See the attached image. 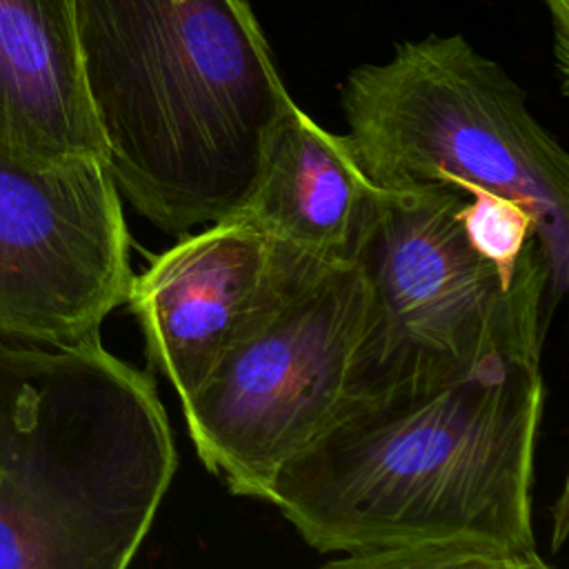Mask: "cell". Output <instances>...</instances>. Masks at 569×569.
Masks as SVG:
<instances>
[{"mask_svg":"<svg viewBox=\"0 0 569 569\" xmlns=\"http://www.w3.org/2000/svg\"><path fill=\"white\" fill-rule=\"evenodd\" d=\"M84 82L120 193L169 236L247 202L291 96L247 0H76Z\"/></svg>","mask_w":569,"mask_h":569,"instance_id":"7a4b0ae2","label":"cell"},{"mask_svg":"<svg viewBox=\"0 0 569 569\" xmlns=\"http://www.w3.org/2000/svg\"><path fill=\"white\" fill-rule=\"evenodd\" d=\"M176 469L151 376L100 338L0 345V569H129Z\"/></svg>","mask_w":569,"mask_h":569,"instance_id":"3957f363","label":"cell"},{"mask_svg":"<svg viewBox=\"0 0 569 569\" xmlns=\"http://www.w3.org/2000/svg\"><path fill=\"white\" fill-rule=\"evenodd\" d=\"M451 184L378 189L351 264L365 284L349 400L413 393L505 362H540L547 269L507 278L467 240Z\"/></svg>","mask_w":569,"mask_h":569,"instance_id":"5b68a950","label":"cell"},{"mask_svg":"<svg viewBox=\"0 0 569 569\" xmlns=\"http://www.w3.org/2000/svg\"><path fill=\"white\" fill-rule=\"evenodd\" d=\"M540 362L347 402L278 469L267 502L322 553L462 540L536 553Z\"/></svg>","mask_w":569,"mask_h":569,"instance_id":"6da1fadb","label":"cell"},{"mask_svg":"<svg viewBox=\"0 0 569 569\" xmlns=\"http://www.w3.org/2000/svg\"><path fill=\"white\" fill-rule=\"evenodd\" d=\"M376 191L342 136L316 124L291 100L264 147L253 189L233 218L293 253L349 262Z\"/></svg>","mask_w":569,"mask_h":569,"instance_id":"30bf717a","label":"cell"},{"mask_svg":"<svg viewBox=\"0 0 569 569\" xmlns=\"http://www.w3.org/2000/svg\"><path fill=\"white\" fill-rule=\"evenodd\" d=\"M536 553L511 556L462 540L411 542L349 551L338 560L325 562L320 569H522Z\"/></svg>","mask_w":569,"mask_h":569,"instance_id":"7c38bea8","label":"cell"},{"mask_svg":"<svg viewBox=\"0 0 569 569\" xmlns=\"http://www.w3.org/2000/svg\"><path fill=\"white\" fill-rule=\"evenodd\" d=\"M0 144L40 162H104L76 0H0Z\"/></svg>","mask_w":569,"mask_h":569,"instance_id":"9c48e42d","label":"cell"},{"mask_svg":"<svg viewBox=\"0 0 569 569\" xmlns=\"http://www.w3.org/2000/svg\"><path fill=\"white\" fill-rule=\"evenodd\" d=\"M522 569H553V567H551V565H547V562L540 558V553H536L533 558H529V560H527V565H525Z\"/></svg>","mask_w":569,"mask_h":569,"instance_id":"4fadbf2b","label":"cell"},{"mask_svg":"<svg viewBox=\"0 0 569 569\" xmlns=\"http://www.w3.org/2000/svg\"><path fill=\"white\" fill-rule=\"evenodd\" d=\"M131 238L98 158L40 162L0 144V345L100 338L127 302Z\"/></svg>","mask_w":569,"mask_h":569,"instance_id":"52a82bcc","label":"cell"},{"mask_svg":"<svg viewBox=\"0 0 569 569\" xmlns=\"http://www.w3.org/2000/svg\"><path fill=\"white\" fill-rule=\"evenodd\" d=\"M362 318L358 269L302 258L182 402L196 453L231 493L264 500L278 469L345 409Z\"/></svg>","mask_w":569,"mask_h":569,"instance_id":"8992f818","label":"cell"},{"mask_svg":"<svg viewBox=\"0 0 569 569\" xmlns=\"http://www.w3.org/2000/svg\"><path fill=\"white\" fill-rule=\"evenodd\" d=\"M307 256L273 244L240 218L180 236L142 273L127 305L149 362L184 402L224 351L280 298Z\"/></svg>","mask_w":569,"mask_h":569,"instance_id":"ba28073f","label":"cell"},{"mask_svg":"<svg viewBox=\"0 0 569 569\" xmlns=\"http://www.w3.org/2000/svg\"><path fill=\"white\" fill-rule=\"evenodd\" d=\"M340 107L345 147L376 189L480 187L525 202L553 309L569 273V156L496 60L462 36L402 42L389 60L349 71Z\"/></svg>","mask_w":569,"mask_h":569,"instance_id":"277c9868","label":"cell"},{"mask_svg":"<svg viewBox=\"0 0 569 569\" xmlns=\"http://www.w3.org/2000/svg\"><path fill=\"white\" fill-rule=\"evenodd\" d=\"M467 198L458 211L469 244L507 278H518L545 267L533 211L505 193L480 187L465 189ZM549 280V278H547Z\"/></svg>","mask_w":569,"mask_h":569,"instance_id":"8fae6325","label":"cell"}]
</instances>
